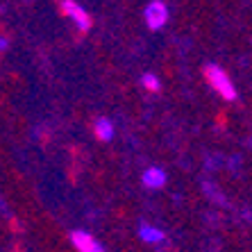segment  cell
<instances>
[{"label":"cell","instance_id":"1","mask_svg":"<svg viewBox=\"0 0 252 252\" xmlns=\"http://www.w3.org/2000/svg\"><path fill=\"white\" fill-rule=\"evenodd\" d=\"M205 80L209 82V87L216 91L218 95H223L225 100H236V89L229 80V75L225 73L220 66L216 64H207L205 66Z\"/></svg>","mask_w":252,"mask_h":252},{"label":"cell","instance_id":"4","mask_svg":"<svg viewBox=\"0 0 252 252\" xmlns=\"http://www.w3.org/2000/svg\"><path fill=\"white\" fill-rule=\"evenodd\" d=\"M70 241H73V246H75L80 252H105L102 246L95 241V236L87 234V232H82V229L70 232Z\"/></svg>","mask_w":252,"mask_h":252},{"label":"cell","instance_id":"2","mask_svg":"<svg viewBox=\"0 0 252 252\" xmlns=\"http://www.w3.org/2000/svg\"><path fill=\"white\" fill-rule=\"evenodd\" d=\"M62 9H64L66 16L82 30V32H89V30H91V16L84 12V7L77 5L75 0H64V2H62Z\"/></svg>","mask_w":252,"mask_h":252},{"label":"cell","instance_id":"6","mask_svg":"<svg viewBox=\"0 0 252 252\" xmlns=\"http://www.w3.org/2000/svg\"><path fill=\"white\" fill-rule=\"evenodd\" d=\"M143 184L150 189H159L166 184V173L161 168H148L143 173Z\"/></svg>","mask_w":252,"mask_h":252},{"label":"cell","instance_id":"9","mask_svg":"<svg viewBox=\"0 0 252 252\" xmlns=\"http://www.w3.org/2000/svg\"><path fill=\"white\" fill-rule=\"evenodd\" d=\"M7 48V39H0V50H5Z\"/></svg>","mask_w":252,"mask_h":252},{"label":"cell","instance_id":"5","mask_svg":"<svg viewBox=\"0 0 252 252\" xmlns=\"http://www.w3.org/2000/svg\"><path fill=\"white\" fill-rule=\"evenodd\" d=\"M94 132L100 141H112L114 139V123L109 118H95Z\"/></svg>","mask_w":252,"mask_h":252},{"label":"cell","instance_id":"7","mask_svg":"<svg viewBox=\"0 0 252 252\" xmlns=\"http://www.w3.org/2000/svg\"><path fill=\"white\" fill-rule=\"evenodd\" d=\"M139 236L143 241H148V243H157V241L164 239V232H161V229H157V227H150V225H141Z\"/></svg>","mask_w":252,"mask_h":252},{"label":"cell","instance_id":"8","mask_svg":"<svg viewBox=\"0 0 252 252\" xmlns=\"http://www.w3.org/2000/svg\"><path fill=\"white\" fill-rule=\"evenodd\" d=\"M141 82H143V87L146 89H150V91H159V80L153 75V73H146Z\"/></svg>","mask_w":252,"mask_h":252},{"label":"cell","instance_id":"3","mask_svg":"<svg viewBox=\"0 0 252 252\" xmlns=\"http://www.w3.org/2000/svg\"><path fill=\"white\" fill-rule=\"evenodd\" d=\"M168 21V7L161 0H155L146 7V23L150 30H161Z\"/></svg>","mask_w":252,"mask_h":252}]
</instances>
